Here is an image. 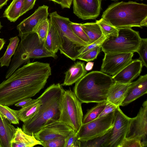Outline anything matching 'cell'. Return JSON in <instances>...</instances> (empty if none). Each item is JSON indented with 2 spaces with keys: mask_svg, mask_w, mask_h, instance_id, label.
Listing matches in <instances>:
<instances>
[{
  "mask_svg": "<svg viewBox=\"0 0 147 147\" xmlns=\"http://www.w3.org/2000/svg\"><path fill=\"white\" fill-rule=\"evenodd\" d=\"M61 44L58 33L54 26L50 22L48 31L44 43V46L48 51L56 54L59 50Z\"/></svg>",
  "mask_w": 147,
  "mask_h": 147,
  "instance_id": "cell-22",
  "label": "cell"
},
{
  "mask_svg": "<svg viewBox=\"0 0 147 147\" xmlns=\"http://www.w3.org/2000/svg\"><path fill=\"white\" fill-rule=\"evenodd\" d=\"M102 0H73V13L82 20L94 19L100 14Z\"/></svg>",
  "mask_w": 147,
  "mask_h": 147,
  "instance_id": "cell-15",
  "label": "cell"
},
{
  "mask_svg": "<svg viewBox=\"0 0 147 147\" xmlns=\"http://www.w3.org/2000/svg\"></svg>",
  "mask_w": 147,
  "mask_h": 147,
  "instance_id": "cell-50",
  "label": "cell"
},
{
  "mask_svg": "<svg viewBox=\"0 0 147 147\" xmlns=\"http://www.w3.org/2000/svg\"><path fill=\"white\" fill-rule=\"evenodd\" d=\"M9 0H0V9L6 5Z\"/></svg>",
  "mask_w": 147,
  "mask_h": 147,
  "instance_id": "cell-44",
  "label": "cell"
},
{
  "mask_svg": "<svg viewBox=\"0 0 147 147\" xmlns=\"http://www.w3.org/2000/svg\"><path fill=\"white\" fill-rule=\"evenodd\" d=\"M51 74L49 63L28 62L0 84V104L12 106L43 89Z\"/></svg>",
  "mask_w": 147,
  "mask_h": 147,
  "instance_id": "cell-1",
  "label": "cell"
},
{
  "mask_svg": "<svg viewBox=\"0 0 147 147\" xmlns=\"http://www.w3.org/2000/svg\"><path fill=\"white\" fill-rule=\"evenodd\" d=\"M93 65V62L90 61L88 62V63L86 64V65L85 66L86 70V71L91 70L92 69Z\"/></svg>",
  "mask_w": 147,
  "mask_h": 147,
  "instance_id": "cell-43",
  "label": "cell"
},
{
  "mask_svg": "<svg viewBox=\"0 0 147 147\" xmlns=\"http://www.w3.org/2000/svg\"><path fill=\"white\" fill-rule=\"evenodd\" d=\"M70 24L74 32L78 37L88 45L92 43L82 29V24L71 22Z\"/></svg>",
  "mask_w": 147,
  "mask_h": 147,
  "instance_id": "cell-33",
  "label": "cell"
},
{
  "mask_svg": "<svg viewBox=\"0 0 147 147\" xmlns=\"http://www.w3.org/2000/svg\"><path fill=\"white\" fill-rule=\"evenodd\" d=\"M11 143L12 147H32L41 144V142L37 140L34 135H30L25 133L18 127L16 128Z\"/></svg>",
  "mask_w": 147,
  "mask_h": 147,
  "instance_id": "cell-21",
  "label": "cell"
},
{
  "mask_svg": "<svg viewBox=\"0 0 147 147\" xmlns=\"http://www.w3.org/2000/svg\"><path fill=\"white\" fill-rule=\"evenodd\" d=\"M119 147H144L140 141L136 139H124Z\"/></svg>",
  "mask_w": 147,
  "mask_h": 147,
  "instance_id": "cell-38",
  "label": "cell"
},
{
  "mask_svg": "<svg viewBox=\"0 0 147 147\" xmlns=\"http://www.w3.org/2000/svg\"><path fill=\"white\" fill-rule=\"evenodd\" d=\"M32 99L31 98H24L19 100L14 105L16 107H22L28 104Z\"/></svg>",
  "mask_w": 147,
  "mask_h": 147,
  "instance_id": "cell-41",
  "label": "cell"
},
{
  "mask_svg": "<svg viewBox=\"0 0 147 147\" xmlns=\"http://www.w3.org/2000/svg\"><path fill=\"white\" fill-rule=\"evenodd\" d=\"M139 0L142 1V0Z\"/></svg>",
  "mask_w": 147,
  "mask_h": 147,
  "instance_id": "cell-49",
  "label": "cell"
},
{
  "mask_svg": "<svg viewBox=\"0 0 147 147\" xmlns=\"http://www.w3.org/2000/svg\"><path fill=\"white\" fill-rule=\"evenodd\" d=\"M16 128L0 113V147H12Z\"/></svg>",
  "mask_w": 147,
  "mask_h": 147,
  "instance_id": "cell-18",
  "label": "cell"
},
{
  "mask_svg": "<svg viewBox=\"0 0 147 147\" xmlns=\"http://www.w3.org/2000/svg\"><path fill=\"white\" fill-rule=\"evenodd\" d=\"M147 93V74L140 76L136 81L131 82L125 98L120 106H125Z\"/></svg>",
  "mask_w": 147,
  "mask_h": 147,
  "instance_id": "cell-17",
  "label": "cell"
},
{
  "mask_svg": "<svg viewBox=\"0 0 147 147\" xmlns=\"http://www.w3.org/2000/svg\"><path fill=\"white\" fill-rule=\"evenodd\" d=\"M114 82L109 75L92 71L76 83L73 92L82 103L102 102L107 101L108 92Z\"/></svg>",
  "mask_w": 147,
  "mask_h": 147,
  "instance_id": "cell-3",
  "label": "cell"
},
{
  "mask_svg": "<svg viewBox=\"0 0 147 147\" xmlns=\"http://www.w3.org/2000/svg\"><path fill=\"white\" fill-rule=\"evenodd\" d=\"M134 53H106L100 71L114 76L132 60Z\"/></svg>",
  "mask_w": 147,
  "mask_h": 147,
  "instance_id": "cell-12",
  "label": "cell"
},
{
  "mask_svg": "<svg viewBox=\"0 0 147 147\" xmlns=\"http://www.w3.org/2000/svg\"><path fill=\"white\" fill-rule=\"evenodd\" d=\"M99 25L103 35L108 37L110 36L117 37L118 29L106 23L101 18L96 21Z\"/></svg>",
  "mask_w": 147,
  "mask_h": 147,
  "instance_id": "cell-30",
  "label": "cell"
},
{
  "mask_svg": "<svg viewBox=\"0 0 147 147\" xmlns=\"http://www.w3.org/2000/svg\"><path fill=\"white\" fill-rule=\"evenodd\" d=\"M50 22L54 26L59 35L61 46L60 52L66 57L75 61L78 56V50L88 44L78 37L74 33L68 18L59 15L55 11L49 14Z\"/></svg>",
  "mask_w": 147,
  "mask_h": 147,
  "instance_id": "cell-6",
  "label": "cell"
},
{
  "mask_svg": "<svg viewBox=\"0 0 147 147\" xmlns=\"http://www.w3.org/2000/svg\"><path fill=\"white\" fill-rule=\"evenodd\" d=\"M137 52L139 54L143 66L147 67V38H141Z\"/></svg>",
  "mask_w": 147,
  "mask_h": 147,
  "instance_id": "cell-34",
  "label": "cell"
},
{
  "mask_svg": "<svg viewBox=\"0 0 147 147\" xmlns=\"http://www.w3.org/2000/svg\"><path fill=\"white\" fill-rule=\"evenodd\" d=\"M41 103L39 97L36 99H32L27 105L18 110L19 120L24 123L30 119L36 112Z\"/></svg>",
  "mask_w": 147,
  "mask_h": 147,
  "instance_id": "cell-23",
  "label": "cell"
},
{
  "mask_svg": "<svg viewBox=\"0 0 147 147\" xmlns=\"http://www.w3.org/2000/svg\"><path fill=\"white\" fill-rule=\"evenodd\" d=\"M0 113L11 123L19 124L20 120L18 110L12 109L7 106L0 104Z\"/></svg>",
  "mask_w": 147,
  "mask_h": 147,
  "instance_id": "cell-29",
  "label": "cell"
},
{
  "mask_svg": "<svg viewBox=\"0 0 147 147\" xmlns=\"http://www.w3.org/2000/svg\"><path fill=\"white\" fill-rule=\"evenodd\" d=\"M82 103L71 89L64 90L59 120L69 125L78 133L82 124Z\"/></svg>",
  "mask_w": 147,
  "mask_h": 147,
  "instance_id": "cell-8",
  "label": "cell"
},
{
  "mask_svg": "<svg viewBox=\"0 0 147 147\" xmlns=\"http://www.w3.org/2000/svg\"><path fill=\"white\" fill-rule=\"evenodd\" d=\"M87 74L84 62L77 61L71 66L65 73V76L62 86L71 85Z\"/></svg>",
  "mask_w": 147,
  "mask_h": 147,
  "instance_id": "cell-19",
  "label": "cell"
},
{
  "mask_svg": "<svg viewBox=\"0 0 147 147\" xmlns=\"http://www.w3.org/2000/svg\"><path fill=\"white\" fill-rule=\"evenodd\" d=\"M36 0H24L23 7L21 13V16L33 8Z\"/></svg>",
  "mask_w": 147,
  "mask_h": 147,
  "instance_id": "cell-40",
  "label": "cell"
},
{
  "mask_svg": "<svg viewBox=\"0 0 147 147\" xmlns=\"http://www.w3.org/2000/svg\"><path fill=\"white\" fill-rule=\"evenodd\" d=\"M24 0H13L4 11L3 17L14 22L21 16Z\"/></svg>",
  "mask_w": 147,
  "mask_h": 147,
  "instance_id": "cell-24",
  "label": "cell"
},
{
  "mask_svg": "<svg viewBox=\"0 0 147 147\" xmlns=\"http://www.w3.org/2000/svg\"><path fill=\"white\" fill-rule=\"evenodd\" d=\"M131 83L122 84L114 82L108 92L107 101L117 107L120 106Z\"/></svg>",
  "mask_w": 147,
  "mask_h": 147,
  "instance_id": "cell-20",
  "label": "cell"
},
{
  "mask_svg": "<svg viewBox=\"0 0 147 147\" xmlns=\"http://www.w3.org/2000/svg\"><path fill=\"white\" fill-rule=\"evenodd\" d=\"M130 118L118 107L114 111L113 126L106 147H119L125 138Z\"/></svg>",
  "mask_w": 147,
  "mask_h": 147,
  "instance_id": "cell-11",
  "label": "cell"
},
{
  "mask_svg": "<svg viewBox=\"0 0 147 147\" xmlns=\"http://www.w3.org/2000/svg\"><path fill=\"white\" fill-rule=\"evenodd\" d=\"M3 26L1 25V22L0 21V32H1V28H2Z\"/></svg>",
  "mask_w": 147,
  "mask_h": 147,
  "instance_id": "cell-48",
  "label": "cell"
},
{
  "mask_svg": "<svg viewBox=\"0 0 147 147\" xmlns=\"http://www.w3.org/2000/svg\"><path fill=\"white\" fill-rule=\"evenodd\" d=\"M5 43V41L4 39L0 38V51L2 49Z\"/></svg>",
  "mask_w": 147,
  "mask_h": 147,
  "instance_id": "cell-45",
  "label": "cell"
},
{
  "mask_svg": "<svg viewBox=\"0 0 147 147\" xmlns=\"http://www.w3.org/2000/svg\"><path fill=\"white\" fill-rule=\"evenodd\" d=\"M74 131L71 127L58 120L45 126L33 135L37 140L42 142L55 138H65Z\"/></svg>",
  "mask_w": 147,
  "mask_h": 147,
  "instance_id": "cell-14",
  "label": "cell"
},
{
  "mask_svg": "<svg viewBox=\"0 0 147 147\" xmlns=\"http://www.w3.org/2000/svg\"><path fill=\"white\" fill-rule=\"evenodd\" d=\"M114 111L82 124L78 133V140L85 142L103 136L113 126Z\"/></svg>",
  "mask_w": 147,
  "mask_h": 147,
  "instance_id": "cell-9",
  "label": "cell"
},
{
  "mask_svg": "<svg viewBox=\"0 0 147 147\" xmlns=\"http://www.w3.org/2000/svg\"><path fill=\"white\" fill-rule=\"evenodd\" d=\"M107 38V37L103 36L98 40L90 44L80 47L77 50L78 53V57L96 46L102 45Z\"/></svg>",
  "mask_w": 147,
  "mask_h": 147,
  "instance_id": "cell-37",
  "label": "cell"
},
{
  "mask_svg": "<svg viewBox=\"0 0 147 147\" xmlns=\"http://www.w3.org/2000/svg\"><path fill=\"white\" fill-rule=\"evenodd\" d=\"M65 139L55 138L41 142V145L45 147H64Z\"/></svg>",
  "mask_w": 147,
  "mask_h": 147,
  "instance_id": "cell-36",
  "label": "cell"
},
{
  "mask_svg": "<svg viewBox=\"0 0 147 147\" xmlns=\"http://www.w3.org/2000/svg\"><path fill=\"white\" fill-rule=\"evenodd\" d=\"M50 23L49 20L47 19L41 22L34 31L33 32L38 35L41 43H44L48 31Z\"/></svg>",
  "mask_w": 147,
  "mask_h": 147,
  "instance_id": "cell-31",
  "label": "cell"
},
{
  "mask_svg": "<svg viewBox=\"0 0 147 147\" xmlns=\"http://www.w3.org/2000/svg\"><path fill=\"white\" fill-rule=\"evenodd\" d=\"M9 42L3 55L0 58V66L8 67L11 61V57L14 55L18 46L20 39L18 36L11 38Z\"/></svg>",
  "mask_w": 147,
  "mask_h": 147,
  "instance_id": "cell-25",
  "label": "cell"
},
{
  "mask_svg": "<svg viewBox=\"0 0 147 147\" xmlns=\"http://www.w3.org/2000/svg\"><path fill=\"white\" fill-rule=\"evenodd\" d=\"M62 1L61 6L62 8H69L73 0H62Z\"/></svg>",
  "mask_w": 147,
  "mask_h": 147,
  "instance_id": "cell-42",
  "label": "cell"
},
{
  "mask_svg": "<svg viewBox=\"0 0 147 147\" xmlns=\"http://www.w3.org/2000/svg\"><path fill=\"white\" fill-rule=\"evenodd\" d=\"M64 91L59 83L51 85L44 91L39 97L42 103L37 111L22 125L24 132L33 135L45 126L59 120Z\"/></svg>",
  "mask_w": 147,
  "mask_h": 147,
  "instance_id": "cell-2",
  "label": "cell"
},
{
  "mask_svg": "<svg viewBox=\"0 0 147 147\" xmlns=\"http://www.w3.org/2000/svg\"><path fill=\"white\" fill-rule=\"evenodd\" d=\"M141 26L142 27L147 26V18H146L143 20L141 24Z\"/></svg>",
  "mask_w": 147,
  "mask_h": 147,
  "instance_id": "cell-46",
  "label": "cell"
},
{
  "mask_svg": "<svg viewBox=\"0 0 147 147\" xmlns=\"http://www.w3.org/2000/svg\"><path fill=\"white\" fill-rule=\"evenodd\" d=\"M48 8L45 5L39 7L32 15L18 25L17 28L21 40L33 33L34 29L41 22L48 19Z\"/></svg>",
  "mask_w": 147,
  "mask_h": 147,
  "instance_id": "cell-13",
  "label": "cell"
},
{
  "mask_svg": "<svg viewBox=\"0 0 147 147\" xmlns=\"http://www.w3.org/2000/svg\"><path fill=\"white\" fill-rule=\"evenodd\" d=\"M147 18V5L133 1L111 4L103 13L102 18L107 24L117 28H141Z\"/></svg>",
  "mask_w": 147,
  "mask_h": 147,
  "instance_id": "cell-4",
  "label": "cell"
},
{
  "mask_svg": "<svg viewBox=\"0 0 147 147\" xmlns=\"http://www.w3.org/2000/svg\"><path fill=\"white\" fill-rule=\"evenodd\" d=\"M107 101L98 103L96 106L89 110L83 117L82 124L93 121L99 117L105 108Z\"/></svg>",
  "mask_w": 147,
  "mask_h": 147,
  "instance_id": "cell-28",
  "label": "cell"
},
{
  "mask_svg": "<svg viewBox=\"0 0 147 147\" xmlns=\"http://www.w3.org/2000/svg\"><path fill=\"white\" fill-rule=\"evenodd\" d=\"M47 57L56 59L57 56L46 49L44 43L40 42L36 33L29 34L25 38L21 40L19 44L6 72L5 79L9 77L15 70L29 59Z\"/></svg>",
  "mask_w": 147,
  "mask_h": 147,
  "instance_id": "cell-5",
  "label": "cell"
},
{
  "mask_svg": "<svg viewBox=\"0 0 147 147\" xmlns=\"http://www.w3.org/2000/svg\"><path fill=\"white\" fill-rule=\"evenodd\" d=\"M118 107L107 101L106 105L99 117L106 115L114 111Z\"/></svg>",
  "mask_w": 147,
  "mask_h": 147,
  "instance_id": "cell-39",
  "label": "cell"
},
{
  "mask_svg": "<svg viewBox=\"0 0 147 147\" xmlns=\"http://www.w3.org/2000/svg\"><path fill=\"white\" fill-rule=\"evenodd\" d=\"M81 26L92 43L104 36L100 26L96 22L82 24Z\"/></svg>",
  "mask_w": 147,
  "mask_h": 147,
  "instance_id": "cell-26",
  "label": "cell"
},
{
  "mask_svg": "<svg viewBox=\"0 0 147 147\" xmlns=\"http://www.w3.org/2000/svg\"><path fill=\"white\" fill-rule=\"evenodd\" d=\"M52 1L55 2L58 4H59L60 5L62 3V0H50Z\"/></svg>",
  "mask_w": 147,
  "mask_h": 147,
  "instance_id": "cell-47",
  "label": "cell"
},
{
  "mask_svg": "<svg viewBox=\"0 0 147 147\" xmlns=\"http://www.w3.org/2000/svg\"><path fill=\"white\" fill-rule=\"evenodd\" d=\"M147 100L143 103L137 115L130 118L127 139H136L141 141L144 147L147 146Z\"/></svg>",
  "mask_w": 147,
  "mask_h": 147,
  "instance_id": "cell-10",
  "label": "cell"
},
{
  "mask_svg": "<svg viewBox=\"0 0 147 147\" xmlns=\"http://www.w3.org/2000/svg\"><path fill=\"white\" fill-rule=\"evenodd\" d=\"M101 45H98L78 57L77 59L89 62L96 59L100 53Z\"/></svg>",
  "mask_w": 147,
  "mask_h": 147,
  "instance_id": "cell-32",
  "label": "cell"
},
{
  "mask_svg": "<svg viewBox=\"0 0 147 147\" xmlns=\"http://www.w3.org/2000/svg\"><path fill=\"white\" fill-rule=\"evenodd\" d=\"M78 132L75 131L65 139L64 147H80L81 142L78 139Z\"/></svg>",
  "mask_w": 147,
  "mask_h": 147,
  "instance_id": "cell-35",
  "label": "cell"
},
{
  "mask_svg": "<svg viewBox=\"0 0 147 147\" xmlns=\"http://www.w3.org/2000/svg\"><path fill=\"white\" fill-rule=\"evenodd\" d=\"M118 29L117 37L108 36L103 42L102 51L104 53L137 52L141 39L139 32L131 28Z\"/></svg>",
  "mask_w": 147,
  "mask_h": 147,
  "instance_id": "cell-7",
  "label": "cell"
},
{
  "mask_svg": "<svg viewBox=\"0 0 147 147\" xmlns=\"http://www.w3.org/2000/svg\"><path fill=\"white\" fill-rule=\"evenodd\" d=\"M111 129L103 136L86 142H80V147H106L108 141L110 136Z\"/></svg>",
  "mask_w": 147,
  "mask_h": 147,
  "instance_id": "cell-27",
  "label": "cell"
},
{
  "mask_svg": "<svg viewBox=\"0 0 147 147\" xmlns=\"http://www.w3.org/2000/svg\"><path fill=\"white\" fill-rule=\"evenodd\" d=\"M143 65L139 59L132 60L115 75L112 76L114 82L122 84L132 82L140 74Z\"/></svg>",
  "mask_w": 147,
  "mask_h": 147,
  "instance_id": "cell-16",
  "label": "cell"
}]
</instances>
